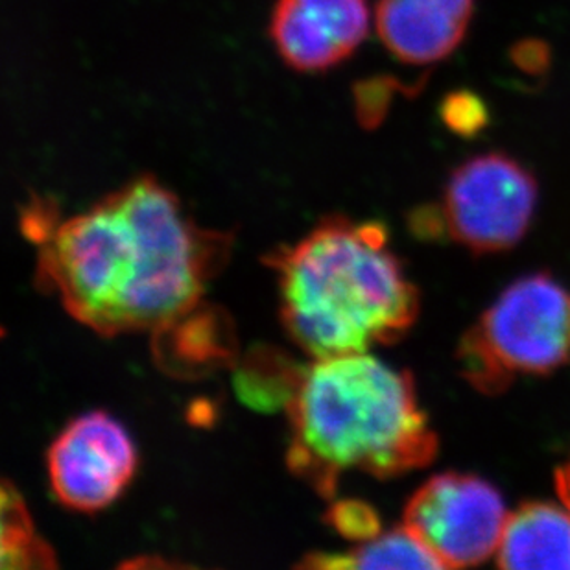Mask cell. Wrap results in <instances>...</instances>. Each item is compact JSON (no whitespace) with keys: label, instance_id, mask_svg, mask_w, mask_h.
<instances>
[{"label":"cell","instance_id":"obj_15","mask_svg":"<svg viewBox=\"0 0 570 570\" xmlns=\"http://www.w3.org/2000/svg\"><path fill=\"white\" fill-rule=\"evenodd\" d=\"M390 100H392V91H390V83H386L384 78L356 87V111H358L362 125L370 126V128L381 125Z\"/></svg>","mask_w":570,"mask_h":570},{"label":"cell","instance_id":"obj_8","mask_svg":"<svg viewBox=\"0 0 570 570\" xmlns=\"http://www.w3.org/2000/svg\"><path fill=\"white\" fill-rule=\"evenodd\" d=\"M370 32L366 0H279L269 38L299 72H323L347 60Z\"/></svg>","mask_w":570,"mask_h":570},{"label":"cell","instance_id":"obj_1","mask_svg":"<svg viewBox=\"0 0 570 570\" xmlns=\"http://www.w3.org/2000/svg\"><path fill=\"white\" fill-rule=\"evenodd\" d=\"M22 220L39 246V285L104 336L178 323L229 252L226 235L202 229L151 176L67 220H56L43 202Z\"/></svg>","mask_w":570,"mask_h":570},{"label":"cell","instance_id":"obj_4","mask_svg":"<svg viewBox=\"0 0 570 570\" xmlns=\"http://www.w3.org/2000/svg\"><path fill=\"white\" fill-rule=\"evenodd\" d=\"M456 358L460 375L484 395L560 370L570 361V292L549 274L513 281L465 331Z\"/></svg>","mask_w":570,"mask_h":570},{"label":"cell","instance_id":"obj_11","mask_svg":"<svg viewBox=\"0 0 570 570\" xmlns=\"http://www.w3.org/2000/svg\"><path fill=\"white\" fill-rule=\"evenodd\" d=\"M299 567L313 569H443L436 556L410 532L409 528H393L367 539L356 549L334 554L307 556Z\"/></svg>","mask_w":570,"mask_h":570},{"label":"cell","instance_id":"obj_6","mask_svg":"<svg viewBox=\"0 0 570 570\" xmlns=\"http://www.w3.org/2000/svg\"><path fill=\"white\" fill-rule=\"evenodd\" d=\"M508 515L495 485L476 474L451 471L434 474L410 497L403 524L443 569H458L497 554Z\"/></svg>","mask_w":570,"mask_h":570},{"label":"cell","instance_id":"obj_2","mask_svg":"<svg viewBox=\"0 0 570 570\" xmlns=\"http://www.w3.org/2000/svg\"><path fill=\"white\" fill-rule=\"evenodd\" d=\"M286 410L288 468L327 499L347 471L393 479L438 454L412 375L367 351L303 367Z\"/></svg>","mask_w":570,"mask_h":570},{"label":"cell","instance_id":"obj_3","mask_svg":"<svg viewBox=\"0 0 570 570\" xmlns=\"http://www.w3.org/2000/svg\"><path fill=\"white\" fill-rule=\"evenodd\" d=\"M268 264L279 281L283 325L314 358L397 342L420 314V292L379 222L325 218Z\"/></svg>","mask_w":570,"mask_h":570},{"label":"cell","instance_id":"obj_10","mask_svg":"<svg viewBox=\"0 0 570 570\" xmlns=\"http://www.w3.org/2000/svg\"><path fill=\"white\" fill-rule=\"evenodd\" d=\"M502 569H570V510L524 502L508 515L497 550Z\"/></svg>","mask_w":570,"mask_h":570},{"label":"cell","instance_id":"obj_9","mask_svg":"<svg viewBox=\"0 0 570 570\" xmlns=\"http://www.w3.org/2000/svg\"><path fill=\"white\" fill-rule=\"evenodd\" d=\"M474 8L476 0H379V38L401 63H440L460 49Z\"/></svg>","mask_w":570,"mask_h":570},{"label":"cell","instance_id":"obj_7","mask_svg":"<svg viewBox=\"0 0 570 570\" xmlns=\"http://www.w3.org/2000/svg\"><path fill=\"white\" fill-rule=\"evenodd\" d=\"M137 462V449L125 425L95 410L70 421L58 434L47 452V473L65 508L95 513L125 493Z\"/></svg>","mask_w":570,"mask_h":570},{"label":"cell","instance_id":"obj_13","mask_svg":"<svg viewBox=\"0 0 570 570\" xmlns=\"http://www.w3.org/2000/svg\"><path fill=\"white\" fill-rule=\"evenodd\" d=\"M440 115L443 125L458 137H476L490 125V111L484 98L463 89L443 98Z\"/></svg>","mask_w":570,"mask_h":570},{"label":"cell","instance_id":"obj_12","mask_svg":"<svg viewBox=\"0 0 570 570\" xmlns=\"http://www.w3.org/2000/svg\"><path fill=\"white\" fill-rule=\"evenodd\" d=\"M55 552L33 530L32 519L19 491L4 482L2 488V569H47L55 567Z\"/></svg>","mask_w":570,"mask_h":570},{"label":"cell","instance_id":"obj_16","mask_svg":"<svg viewBox=\"0 0 570 570\" xmlns=\"http://www.w3.org/2000/svg\"><path fill=\"white\" fill-rule=\"evenodd\" d=\"M554 484L561 504H566L570 510V460L556 471Z\"/></svg>","mask_w":570,"mask_h":570},{"label":"cell","instance_id":"obj_14","mask_svg":"<svg viewBox=\"0 0 570 570\" xmlns=\"http://www.w3.org/2000/svg\"><path fill=\"white\" fill-rule=\"evenodd\" d=\"M327 524L333 527L342 538L364 543L367 539L377 538L381 532V519L377 511L367 502L347 501L334 502L327 511Z\"/></svg>","mask_w":570,"mask_h":570},{"label":"cell","instance_id":"obj_5","mask_svg":"<svg viewBox=\"0 0 570 570\" xmlns=\"http://www.w3.org/2000/svg\"><path fill=\"white\" fill-rule=\"evenodd\" d=\"M538 179L515 157L488 151L460 163L434 207L440 237L473 254H499L521 243L538 209Z\"/></svg>","mask_w":570,"mask_h":570}]
</instances>
